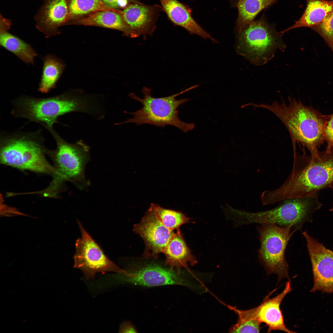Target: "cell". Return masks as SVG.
<instances>
[{
	"label": "cell",
	"mask_w": 333,
	"mask_h": 333,
	"mask_svg": "<svg viewBox=\"0 0 333 333\" xmlns=\"http://www.w3.org/2000/svg\"><path fill=\"white\" fill-rule=\"evenodd\" d=\"M239 34L237 51L256 65L266 64L277 49L286 47L282 36L262 18L245 27Z\"/></svg>",
	"instance_id": "ba28073f"
},
{
	"label": "cell",
	"mask_w": 333,
	"mask_h": 333,
	"mask_svg": "<svg viewBox=\"0 0 333 333\" xmlns=\"http://www.w3.org/2000/svg\"><path fill=\"white\" fill-rule=\"evenodd\" d=\"M277 0H238V15L236 29L239 33L246 26L254 21L258 14Z\"/></svg>",
	"instance_id": "cb8c5ba5"
},
{
	"label": "cell",
	"mask_w": 333,
	"mask_h": 333,
	"mask_svg": "<svg viewBox=\"0 0 333 333\" xmlns=\"http://www.w3.org/2000/svg\"><path fill=\"white\" fill-rule=\"evenodd\" d=\"M306 9L301 17L291 26L279 34L302 27H312L320 23L333 10V0H306Z\"/></svg>",
	"instance_id": "ffe728a7"
},
{
	"label": "cell",
	"mask_w": 333,
	"mask_h": 333,
	"mask_svg": "<svg viewBox=\"0 0 333 333\" xmlns=\"http://www.w3.org/2000/svg\"><path fill=\"white\" fill-rule=\"evenodd\" d=\"M329 187L330 188H331V189H332V190H333V183L332 184H331V185H330V186H329ZM332 205H333V206H332V207L331 208V209H330V210L331 211H333V203H332Z\"/></svg>",
	"instance_id": "1f68e13d"
},
{
	"label": "cell",
	"mask_w": 333,
	"mask_h": 333,
	"mask_svg": "<svg viewBox=\"0 0 333 333\" xmlns=\"http://www.w3.org/2000/svg\"><path fill=\"white\" fill-rule=\"evenodd\" d=\"M0 44L27 64H33L38 54L28 43L8 31H0Z\"/></svg>",
	"instance_id": "7402d4cb"
},
{
	"label": "cell",
	"mask_w": 333,
	"mask_h": 333,
	"mask_svg": "<svg viewBox=\"0 0 333 333\" xmlns=\"http://www.w3.org/2000/svg\"><path fill=\"white\" fill-rule=\"evenodd\" d=\"M196 84L189 87L178 93L161 98L153 97L151 94V89L143 87L142 92V98L134 93H131L130 97L140 102L142 105L140 109L131 113L133 117L126 121L118 124L133 123L138 125L147 124L158 127L171 125L176 127L184 133L193 129L195 125L187 123L180 120L177 109L182 104L190 100L188 98L179 100L176 98L178 96L198 87Z\"/></svg>",
	"instance_id": "5b68a950"
},
{
	"label": "cell",
	"mask_w": 333,
	"mask_h": 333,
	"mask_svg": "<svg viewBox=\"0 0 333 333\" xmlns=\"http://www.w3.org/2000/svg\"><path fill=\"white\" fill-rule=\"evenodd\" d=\"M302 234L312 265L314 285L310 290L333 292V252L311 237L306 231Z\"/></svg>",
	"instance_id": "8fae6325"
},
{
	"label": "cell",
	"mask_w": 333,
	"mask_h": 333,
	"mask_svg": "<svg viewBox=\"0 0 333 333\" xmlns=\"http://www.w3.org/2000/svg\"><path fill=\"white\" fill-rule=\"evenodd\" d=\"M292 228V226L283 227L272 223L262 224L257 227L260 242L259 260L268 273L278 275V281L289 278L285 250L292 235L298 230L291 232Z\"/></svg>",
	"instance_id": "9c48e42d"
},
{
	"label": "cell",
	"mask_w": 333,
	"mask_h": 333,
	"mask_svg": "<svg viewBox=\"0 0 333 333\" xmlns=\"http://www.w3.org/2000/svg\"><path fill=\"white\" fill-rule=\"evenodd\" d=\"M325 142L327 144L326 150H333V114L328 115L324 130Z\"/></svg>",
	"instance_id": "83f0119b"
},
{
	"label": "cell",
	"mask_w": 333,
	"mask_h": 333,
	"mask_svg": "<svg viewBox=\"0 0 333 333\" xmlns=\"http://www.w3.org/2000/svg\"><path fill=\"white\" fill-rule=\"evenodd\" d=\"M237 323L230 328V333H259L261 323L257 320L237 314Z\"/></svg>",
	"instance_id": "484cf974"
},
{
	"label": "cell",
	"mask_w": 333,
	"mask_h": 333,
	"mask_svg": "<svg viewBox=\"0 0 333 333\" xmlns=\"http://www.w3.org/2000/svg\"><path fill=\"white\" fill-rule=\"evenodd\" d=\"M95 99L68 91L48 98L23 95L11 102V114L40 124L47 130L53 127L59 117L74 112L93 114L98 108Z\"/></svg>",
	"instance_id": "3957f363"
},
{
	"label": "cell",
	"mask_w": 333,
	"mask_h": 333,
	"mask_svg": "<svg viewBox=\"0 0 333 333\" xmlns=\"http://www.w3.org/2000/svg\"><path fill=\"white\" fill-rule=\"evenodd\" d=\"M47 130L55 139L56 148L48 150L47 154L52 158L56 174L52 185L59 187L63 181H70L81 188L87 186L84 168L89 159V148L82 140L74 144L64 140L53 127Z\"/></svg>",
	"instance_id": "52a82bcc"
},
{
	"label": "cell",
	"mask_w": 333,
	"mask_h": 333,
	"mask_svg": "<svg viewBox=\"0 0 333 333\" xmlns=\"http://www.w3.org/2000/svg\"><path fill=\"white\" fill-rule=\"evenodd\" d=\"M163 253L166 257L165 265L172 270L182 273V267L188 264L195 265L197 261L187 245L179 228L171 238Z\"/></svg>",
	"instance_id": "ac0fdd59"
},
{
	"label": "cell",
	"mask_w": 333,
	"mask_h": 333,
	"mask_svg": "<svg viewBox=\"0 0 333 333\" xmlns=\"http://www.w3.org/2000/svg\"><path fill=\"white\" fill-rule=\"evenodd\" d=\"M311 28L324 38L333 51V10L320 23Z\"/></svg>",
	"instance_id": "4316f807"
},
{
	"label": "cell",
	"mask_w": 333,
	"mask_h": 333,
	"mask_svg": "<svg viewBox=\"0 0 333 333\" xmlns=\"http://www.w3.org/2000/svg\"><path fill=\"white\" fill-rule=\"evenodd\" d=\"M11 24L10 20L4 18L1 15H0V31H8Z\"/></svg>",
	"instance_id": "4dcf8cb0"
},
{
	"label": "cell",
	"mask_w": 333,
	"mask_h": 333,
	"mask_svg": "<svg viewBox=\"0 0 333 333\" xmlns=\"http://www.w3.org/2000/svg\"><path fill=\"white\" fill-rule=\"evenodd\" d=\"M68 14L65 25L94 12L112 10L120 13L121 10L111 8L102 0H67Z\"/></svg>",
	"instance_id": "603a6c76"
},
{
	"label": "cell",
	"mask_w": 333,
	"mask_h": 333,
	"mask_svg": "<svg viewBox=\"0 0 333 333\" xmlns=\"http://www.w3.org/2000/svg\"><path fill=\"white\" fill-rule=\"evenodd\" d=\"M77 223L81 236L76 241L74 268L81 270L86 279L94 278L98 273L112 272L123 275L125 270L109 259L80 222Z\"/></svg>",
	"instance_id": "30bf717a"
},
{
	"label": "cell",
	"mask_w": 333,
	"mask_h": 333,
	"mask_svg": "<svg viewBox=\"0 0 333 333\" xmlns=\"http://www.w3.org/2000/svg\"><path fill=\"white\" fill-rule=\"evenodd\" d=\"M294 152L290 175L280 187L270 192L274 202L318 196V192L333 183V150L319 151L316 157Z\"/></svg>",
	"instance_id": "6da1fadb"
},
{
	"label": "cell",
	"mask_w": 333,
	"mask_h": 333,
	"mask_svg": "<svg viewBox=\"0 0 333 333\" xmlns=\"http://www.w3.org/2000/svg\"><path fill=\"white\" fill-rule=\"evenodd\" d=\"M133 231L144 242L143 256L146 258H157L175 233L165 226L149 209L141 221L134 225Z\"/></svg>",
	"instance_id": "4fadbf2b"
},
{
	"label": "cell",
	"mask_w": 333,
	"mask_h": 333,
	"mask_svg": "<svg viewBox=\"0 0 333 333\" xmlns=\"http://www.w3.org/2000/svg\"><path fill=\"white\" fill-rule=\"evenodd\" d=\"M149 209L165 226L171 230L179 228L190 221L189 218L180 212L165 208L156 204H151Z\"/></svg>",
	"instance_id": "d4e9b609"
},
{
	"label": "cell",
	"mask_w": 333,
	"mask_h": 333,
	"mask_svg": "<svg viewBox=\"0 0 333 333\" xmlns=\"http://www.w3.org/2000/svg\"><path fill=\"white\" fill-rule=\"evenodd\" d=\"M162 10L175 25L182 27L192 35L196 34L204 39L217 41L202 28L191 16L188 8L178 0H159Z\"/></svg>",
	"instance_id": "e0dca14e"
},
{
	"label": "cell",
	"mask_w": 333,
	"mask_h": 333,
	"mask_svg": "<svg viewBox=\"0 0 333 333\" xmlns=\"http://www.w3.org/2000/svg\"><path fill=\"white\" fill-rule=\"evenodd\" d=\"M253 105L269 110L282 121L289 131L293 147L300 144L306 147L312 156L318 155V149L325 142L324 130L328 115L291 98L286 102Z\"/></svg>",
	"instance_id": "7a4b0ae2"
},
{
	"label": "cell",
	"mask_w": 333,
	"mask_h": 333,
	"mask_svg": "<svg viewBox=\"0 0 333 333\" xmlns=\"http://www.w3.org/2000/svg\"><path fill=\"white\" fill-rule=\"evenodd\" d=\"M162 11L161 6L158 5L131 4L121 10L120 14L136 38L153 34Z\"/></svg>",
	"instance_id": "9a60e30c"
},
{
	"label": "cell",
	"mask_w": 333,
	"mask_h": 333,
	"mask_svg": "<svg viewBox=\"0 0 333 333\" xmlns=\"http://www.w3.org/2000/svg\"><path fill=\"white\" fill-rule=\"evenodd\" d=\"M292 290L290 281L287 282L283 291L275 297L269 298L266 296L257 307L247 310L237 309L238 312L246 317L256 319L261 323H265L268 327L267 332L273 330L294 333L288 329L285 324L280 305L285 296Z\"/></svg>",
	"instance_id": "5bb4252c"
},
{
	"label": "cell",
	"mask_w": 333,
	"mask_h": 333,
	"mask_svg": "<svg viewBox=\"0 0 333 333\" xmlns=\"http://www.w3.org/2000/svg\"><path fill=\"white\" fill-rule=\"evenodd\" d=\"M322 206L318 196L310 197L287 199L276 208L263 212H250L233 209L232 211L239 225L272 223L283 227L292 226L298 230L306 223L311 222L313 213Z\"/></svg>",
	"instance_id": "8992f818"
},
{
	"label": "cell",
	"mask_w": 333,
	"mask_h": 333,
	"mask_svg": "<svg viewBox=\"0 0 333 333\" xmlns=\"http://www.w3.org/2000/svg\"><path fill=\"white\" fill-rule=\"evenodd\" d=\"M108 6L117 10H122L131 4H142L138 0H102Z\"/></svg>",
	"instance_id": "f1b7e54d"
},
{
	"label": "cell",
	"mask_w": 333,
	"mask_h": 333,
	"mask_svg": "<svg viewBox=\"0 0 333 333\" xmlns=\"http://www.w3.org/2000/svg\"><path fill=\"white\" fill-rule=\"evenodd\" d=\"M123 281L135 285L154 287L179 285L190 287L187 276L179 273L176 270L155 264H150L136 269L126 270L122 275Z\"/></svg>",
	"instance_id": "7c38bea8"
},
{
	"label": "cell",
	"mask_w": 333,
	"mask_h": 333,
	"mask_svg": "<svg viewBox=\"0 0 333 333\" xmlns=\"http://www.w3.org/2000/svg\"><path fill=\"white\" fill-rule=\"evenodd\" d=\"M68 14L67 0H45L34 17L36 27L47 38L56 35Z\"/></svg>",
	"instance_id": "2e32d148"
},
{
	"label": "cell",
	"mask_w": 333,
	"mask_h": 333,
	"mask_svg": "<svg viewBox=\"0 0 333 333\" xmlns=\"http://www.w3.org/2000/svg\"><path fill=\"white\" fill-rule=\"evenodd\" d=\"M42 59L43 66L38 91L46 93L56 88L65 65L61 60L53 55L48 54Z\"/></svg>",
	"instance_id": "44dd1931"
},
{
	"label": "cell",
	"mask_w": 333,
	"mask_h": 333,
	"mask_svg": "<svg viewBox=\"0 0 333 333\" xmlns=\"http://www.w3.org/2000/svg\"><path fill=\"white\" fill-rule=\"evenodd\" d=\"M138 332L134 327L129 321L122 323L120 326L119 333H137Z\"/></svg>",
	"instance_id": "f546056e"
},
{
	"label": "cell",
	"mask_w": 333,
	"mask_h": 333,
	"mask_svg": "<svg viewBox=\"0 0 333 333\" xmlns=\"http://www.w3.org/2000/svg\"><path fill=\"white\" fill-rule=\"evenodd\" d=\"M42 130L2 131L0 136V158L3 164L22 170L56 174L46 159L48 149L44 145Z\"/></svg>",
	"instance_id": "277c9868"
},
{
	"label": "cell",
	"mask_w": 333,
	"mask_h": 333,
	"mask_svg": "<svg viewBox=\"0 0 333 333\" xmlns=\"http://www.w3.org/2000/svg\"><path fill=\"white\" fill-rule=\"evenodd\" d=\"M70 25L98 26L120 31L125 35L134 38L130 27L120 13L112 10L97 11L71 22Z\"/></svg>",
	"instance_id": "d6986e66"
}]
</instances>
